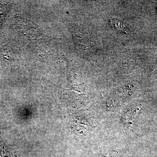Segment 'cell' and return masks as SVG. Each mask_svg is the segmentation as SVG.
<instances>
[{"instance_id": "cell-1", "label": "cell", "mask_w": 157, "mask_h": 157, "mask_svg": "<svg viewBox=\"0 0 157 157\" xmlns=\"http://www.w3.org/2000/svg\"><path fill=\"white\" fill-rule=\"evenodd\" d=\"M0 155L1 157H17L11 152L5 140L0 135Z\"/></svg>"}]
</instances>
